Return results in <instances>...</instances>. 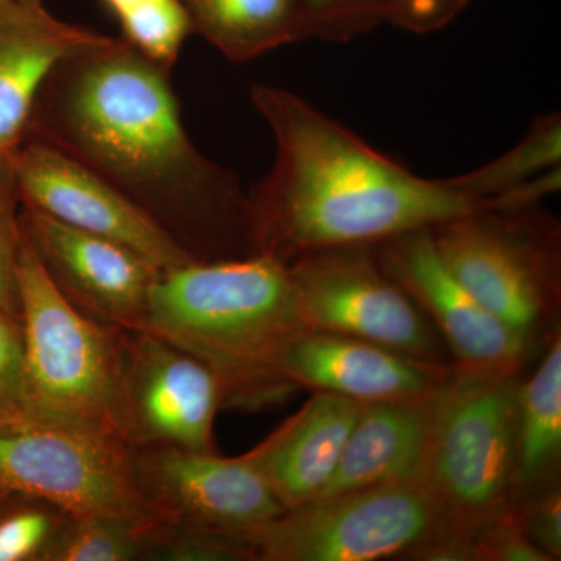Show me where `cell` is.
I'll list each match as a JSON object with an SVG mask.
<instances>
[{"label": "cell", "mask_w": 561, "mask_h": 561, "mask_svg": "<svg viewBox=\"0 0 561 561\" xmlns=\"http://www.w3.org/2000/svg\"><path fill=\"white\" fill-rule=\"evenodd\" d=\"M518 522L530 541L551 561L561 559V489L560 479L535 486L516 501Z\"/></svg>", "instance_id": "cell-28"}, {"label": "cell", "mask_w": 561, "mask_h": 561, "mask_svg": "<svg viewBox=\"0 0 561 561\" xmlns=\"http://www.w3.org/2000/svg\"><path fill=\"white\" fill-rule=\"evenodd\" d=\"M301 328L289 264L251 254L162 271L139 330L160 335L219 373L227 404L260 408L290 393L268 371V359Z\"/></svg>", "instance_id": "cell-3"}, {"label": "cell", "mask_w": 561, "mask_h": 561, "mask_svg": "<svg viewBox=\"0 0 561 561\" xmlns=\"http://www.w3.org/2000/svg\"><path fill=\"white\" fill-rule=\"evenodd\" d=\"M131 472L139 500L160 522L253 541L286 512L250 453L221 457L217 451L131 448Z\"/></svg>", "instance_id": "cell-11"}, {"label": "cell", "mask_w": 561, "mask_h": 561, "mask_svg": "<svg viewBox=\"0 0 561 561\" xmlns=\"http://www.w3.org/2000/svg\"><path fill=\"white\" fill-rule=\"evenodd\" d=\"M169 73L124 38L102 35L50 70L24 139L105 181L192 261L256 254L249 192L194 146Z\"/></svg>", "instance_id": "cell-1"}, {"label": "cell", "mask_w": 561, "mask_h": 561, "mask_svg": "<svg viewBox=\"0 0 561 561\" xmlns=\"http://www.w3.org/2000/svg\"><path fill=\"white\" fill-rule=\"evenodd\" d=\"M25 494L73 516L158 519L135 489L131 448L116 432L27 409L0 423V496Z\"/></svg>", "instance_id": "cell-7"}, {"label": "cell", "mask_w": 561, "mask_h": 561, "mask_svg": "<svg viewBox=\"0 0 561 561\" xmlns=\"http://www.w3.org/2000/svg\"><path fill=\"white\" fill-rule=\"evenodd\" d=\"M21 228L58 291L84 316L139 330L162 271L138 251L22 208Z\"/></svg>", "instance_id": "cell-14"}, {"label": "cell", "mask_w": 561, "mask_h": 561, "mask_svg": "<svg viewBox=\"0 0 561 561\" xmlns=\"http://www.w3.org/2000/svg\"><path fill=\"white\" fill-rule=\"evenodd\" d=\"M146 560L257 561V556L256 548L249 538L158 522L151 531Z\"/></svg>", "instance_id": "cell-25"}, {"label": "cell", "mask_w": 561, "mask_h": 561, "mask_svg": "<svg viewBox=\"0 0 561 561\" xmlns=\"http://www.w3.org/2000/svg\"><path fill=\"white\" fill-rule=\"evenodd\" d=\"M404 560L478 561V551L471 535L446 531L413 549Z\"/></svg>", "instance_id": "cell-32"}, {"label": "cell", "mask_w": 561, "mask_h": 561, "mask_svg": "<svg viewBox=\"0 0 561 561\" xmlns=\"http://www.w3.org/2000/svg\"><path fill=\"white\" fill-rule=\"evenodd\" d=\"M364 402L313 391L250 456L286 511L313 500L332 472Z\"/></svg>", "instance_id": "cell-16"}, {"label": "cell", "mask_w": 561, "mask_h": 561, "mask_svg": "<svg viewBox=\"0 0 561 561\" xmlns=\"http://www.w3.org/2000/svg\"><path fill=\"white\" fill-rule=\"evenodd\" d=\"M301 327L454 365L434 324L383 271L373 247L313 251L289 262Z\"/></svg>", "instance_id": "cell-9"}, {"label": "cell", "mask_w": 561, "mask_h": 561, "mask_svg": "<svg viewBox=\"0 0 561 561\" xmlns=\"http://www.w3.org/2000/svg\"><path fill=\"white\" fill-rule=\"evenodd\" d=\"M250 99L275 140L271 171L249 191L256 254L289 264L375 247L486 206L415 175L291 91L254 84Z\"/></svg>", "instance_id": "cell-2"}, {"label": "cell", "mask_w": 561, "mask_h": 561, "mask_svg": "<svg viewBox=\"0 0 561 561\" xmlns=\"http://www.w3.org/2000/svg\"><path fill=\"white\" fill-rule=\"evenodd\" d=\"M453 531L419 479L313 497L253 537L257 561L404 560Z\"/></svg>", "instance_id": "cell-8"}, {"label": "cell", "mask_w": 561, "mask_h": 561, "mask_svg": "<svg viewBox=\"0 0 561 561\" xmlns=\"http://www.w3.org/2000/svg\"><path fill=\"white\" fill-rule=\"evenodd\" d=\"M21 321L0 312V423L27 411Z\"/></svg>", "instance_id": "cell-29"}, {"label": "cell", "mask_w": 561, "mask_h": 561, "mask_svg": "<svg viewBox=\"0 0 561 561\" xmlns=\"http://www.w3.org/2000/svg\"><path fill=\"white\" fill-rule=\"evenodd\" d=\"M102 33L55 18L49 10L0 21V157L24 139L33 105L54 66Z\"/></svg>", "instance_id": "cell-18"}, {"label": "cell", "mask_w": 561, "mask_h": 561, "mask_svg": "<svg viewBox=\"0 0 561 561\" xmlns=\"http://www.w3.org/2000/svg\"><path fill=\"white\" fill-rule=\"evenodd\" d=\"M69 516L39 497L0 496V561H47Z\"/></svg>", "instance_id": "cell-24"}, {"label": "cell", "mask_w": 561, "mask_h": 561, "mask_svg": "<svg viewBox=\"0 0 561 561\" xmlns=\"http://www.w3.org/2000/svg\"><path fill=\"white\" fill-rule=\"evenodd\" d=\"M18 284L28 409L116 432L128 330L73 308L44 272L24 232Z\"/></svg>", "instance_id": "cell-6"}, {"label": "cell", "mask_w": 561, "mask_h": 561, "mask_svg": "<svg viewBox=\"0 0 561 561\" xmlns=\"http://www.w3.org/2000/svg\"><path fill=\"white\" fill-rule=\"evenodd\" d=\"M192 33L234 62L309 39L306 0H181Z\"/></svg>", "instance_id": "cell-19"}, {"label": "cell", "mask_w": 561, "mask_h": 561, "mask_svg": "<svg viewBox=\"0 0 561 561\" xmlns=\"http://www.w3.org/2000/svg\"><path fill=\"white\" fill-rule=\"evenodd\" d=\"M561 168L560 113L542 114L531 122L526 136L496 160L448 180L454 190L483 203L551 169Z\"/></svg>", "instance_id": "cell-21"}, {"label": "cell", "mask_w": 561, "mask_h": 561, "mask_svg": "<svg viewBox=\"0 0 561 561\" xmlns=\"http://www.w3.org/2000/svg\"><path fill=\"white\" fill-rule=\"evenodd\" d=\"M21 201L9 157H0V312L20 320L18 262L22 241Z\"/></svg>", "instance_id": "cell-26"}, {"label": "cell", "mask_w": 561, "mask_h": 561, "mask_svg": "<svg viewBox=\"0 0 561 561\" xmlns=\"http://www.w3.org/2000/svg\"><path fill=\"white\" fill-rule=\"evenodd\" d=\"M431 232L454 278L531 348L560 331L561 228L541 205L485 206Z\"/></svg>", "instance_id": "cell-5"}, {"label": "cell", "mask_w": 561, "mask_h": 561, "mask_svg": "<svg viewBox=\"0 0 561 561\" xmlns=\"http://www.w3.org/2000/svg\"><path fill=\"white\" fill-rule=\"evenodd\" d=\"M431 402L432 394L419 400L364 404L337 467L316 497L419 479L430 431Z\"/></svg>", "instance_id": "cell-17"}, {"label": "cell", "mask_w": 561, "mask_h": 561, "mask_svg": "<svg viewBox=\"0 0 561 561\" xmlns=\"http://www.w3.org/2000/svg\"><path fill=\"white\" fill-rule=\"evenodd\" d=\"M561 460V335L548 342L540 365L519 383L516 416V489L559 478Z\"/></svg>", "instance_id": "cell-20"}, {"label": "cell", "mask_w": 561, "mask_h": 561, "mask_svg": "<svg viewBox=\"0 0 561 561\" xmlns=\"http://www.w3.org/2000/svg\"><path fill=\"white\" fill-rule=\"evenodd\" d=\"M309 39L343 44L382 24L381 0H306Z\"/></svg>", "instance_id": "cell-27"}, {"label": "cell", "mask_w": 561, "mask_h": 561, "mask_svg": "<svg viewBox=\"0 0 561 561\" xmlns=\"http://www.w3.org/2000/svg\"><path fill=\"white\" fill-rule=\"evenodd\" d=\"M375 249L383 271L434 324L460 370L519 373L535 348L508 330L454 278L431 228L398 236Z\"/></svg>", "instance_id": "cell-12"}, {"label": "cell", "mask_w": 561, "mask_h": 561, "mask_svg": "<svg viewBox=\"0 0 561 561\" xmlns=\"http://www.w3.org/2000/svg\"><path fill=\"white\" fill-rule=\"evenodd\" d=\"M453 368L308 328L287 335L268 359V371L286 390L323 391L364 404L431 397Z\"/></svg>", "instance_id": "cell-15"}, {"label": "cell", "mask_w": 561, "mask_h": 561, "mask_svg": "<svg viewBox=\"0 0 561 561\" xmlns=\"http://www.w3.org/2000/svg\"><path fill=\"white\" fill-rule=\"evenodd\" d=\"M522 373L453 368L432 394L419 481L453 531L474 535L512 512Z\"/></svg>", "instance_id": "cell-4"}, {"label": "cell", "mask_w": 561, "mask_h": 561, "mask_svg": "<svg viewBox=\"0 0 561 561\" xmlns=\"http://www.w3.org/2000/svg\"><path fill=\"white\" fill-rule=\"evenodd\" d=\"M9 160L22 208L119 242L160 271L192 261L130 202L61 151L24 139Z\"/></svg>", "instance_id": "cell-13"}, {"label": "cell", "mask_w": 561, "mask_h": 561, "mask_svg": "<svg viewBox=\"0 0 561 561\" xmlns=\"http://www.w3.org/2000/svg\"><path fill=\"white\" fill-rule=\"evenodd\" d=\"M158 522L70 515L47 561H144Z\"/></svg>", "instance_id": "cell-22"}, {"label": "cell", "mask_w": 561, "mask_h": 561, "mask_svg": "<svg viewBox=\"0 0 561 561\" xmlns=\"http://www.w3.org/2000/svg\"><path fill=\"white\" fill-rule=\"evenodd\" d=\"M472 538L478 561H551L527 537L515 511L485 524Z\"/></svg>", "instance_id": "cell-30"}, {"label": "cell", "mask_w": 561, "mask_h": 561, "mask_svg": "<svg viewBox=\"0 0 561 561\" xmlns=\"http://www.w3.org/2000/svg\"><path fill=\"white\" fill-rule=\"evenodd\" d=\"M225 404L224 379L206 362L149 331H127L116 432L130 448L217 451Z\"/></svg>", "instance_id": "cell-10"}, {"label": "cell", "mask_w": 561, "mask_h": 561, "mask_svg": "<svg viewBox=\"0 0 561 561\" xmlns=\"http://www.w3.org/2000/svg\"><path fill=\"white\" fill-rule=\"evenodd\" d=\"M46 10L43 0H0V21L33 16Z\"/></svg>", "instance_id": "cell-33"}, {"label": "cell", "mask_w": 561, "mask_h": 561, "mask_svg": "<svg viewBox=\"0 0 561 561\" xmlns=\"http://www.w3.org/2000/svg\"><path fill=\"white\" fill-rule=\"evenodd\" d=\"M471 0H381L382 24L400 31L430 35L448 27Z\"/></svg>", "instance_id": "cell-31"}, {"label": "cell", "mask_w": 561, "mask_h": 561, "mask_svg": "<svg viewBox=\"0 0 561 561\" xmlns=\"http://www.w3.org/2000/svg\"><path fill=\"white\" fill-rule=\"evenodd\" d=\"M117 18L122 38L144 57L171 72L184 41L191 35L190 18L181 0H102Z\"/></svg>", "instance_id": "cell-23"}]
</instances>
